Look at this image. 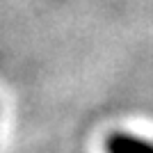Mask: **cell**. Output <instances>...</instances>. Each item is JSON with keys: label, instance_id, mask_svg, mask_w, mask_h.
I'll return each mask as SVG.
<instances>
[{"label": "cell", "instance_id": "1", "mask_svg": "<svg viewBox=\"0 0 153 153\" xmlns=\"http://www.w3.org/2000/svg\"><path fill=\"white\" fill-rule=\"evenodd\" d=\"M105 153H153V142L130 133H114L105 142Z\"/></svg>", "mask_w": 153, "mask_h": 153}]
</instances>
